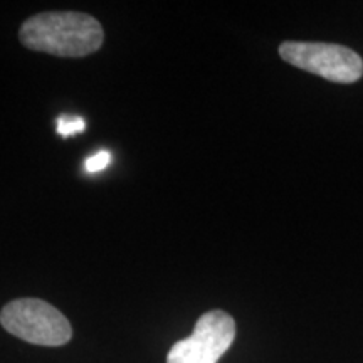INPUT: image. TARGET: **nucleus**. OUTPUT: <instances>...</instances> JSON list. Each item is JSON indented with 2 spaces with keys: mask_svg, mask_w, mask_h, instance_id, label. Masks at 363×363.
Wrapping results in <instances>:
<instances>
[{
  "mask_svg": "<svg viewBox=\"0 0 363 363\" xmlns=\"http://www.w3.org/2000/svg\"><path fill=\"white\" fill-rule=\"evenodd\" d=\"M279 56L288 65L333 83L350 84L363 76L362 57L345 45L288 40L279 45Z\"/></svg>",
  "mask_w": 363,
  "mask_h": 363,
  "instance_id": "obj_3",
  "label": "nucleus"
},
{
  "mask_svg": "<svg viewBox=\"0 0 363 363\" xmlns=\"http://www.w3.org/2000/svg\"><path fill=\"white\" fill-rule=\"evenodd\" d=\"M111 163V155L108 152H98L96 155H93L88 160L84 162V169L89 172V174H96V172H101L106 169Z\"/></svg>",
  "mask_w": 363,
  "mask_h": 363,
  "instance_id": "obj_6",
  "label": "nucleus"
},
{
  "mask_svg": "<svg viewBox=\"0 0 363 363\" xmlns=\"http://www.w3.org/2000/svg\"><path fill=\"white\" fill-rule=\"evenodd\" d=\"M57 126V135H61L62 138H67V136H72L76 133H81L86 128L84 118L81 116H59L56 120Z\"/></svg>",
  "mask_w": 363,
  "mask_h": 363,
  "instance_id": "obj_5",
  "label": "nucleus"
},
{
  "mask_svg": "<svg viewBox=\"0 0 363 363\" xmlns=\"http://www.w3.org/2000/svg\"><path fill=\"white\" fill-rule=\"evenodd\" d=\"M234 338V318L222 310L207 311L197 320L194 333L170 348L167 363H217Z\"/></svg>",
  "mask_w": 363,
  "mask_h": 363,
  "instance_id": "obj_4",
  "label": "nucleus"
},
{
  "mask_svg": "<svg viewBox=\"0 0 363 363\" xmlns=\"http://www.w3.org/2000/svg\"><path fill=\"white\" fill-rule=\"evenodd\" d=\"M0 325L13 337L40 347H61L72 337L67 318L57 308L35 298L7 303L0 311Z\"/></svg>",
  "mask_w": 363,
  "mask_h": 363,
  "instance_id": "obj_2",
  "label": "nucleus"
},
{
  "mask_svg": "<svg viewBox=\"0 0 363 363\" xmlns=\"http://www.w3.org/2000/svg\"><path fill=\"white\" fill-rule=\"evenodd\" d=\"M21 43L35 52L59 57H84L96 52L104 40L103 27L81 12H43L21 27Z\"/></svg>",
  "mask_w": 363,
  "mask_h": 363,
  "instance_id": "obj_1",
  "label": "nucleus"
}]
</instances>
